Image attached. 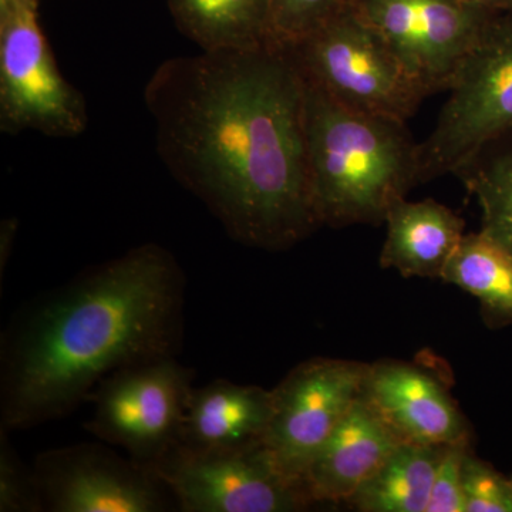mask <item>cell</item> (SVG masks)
<instances>
[{
  "instance_id": "obj_1",
  "label": "cell",
  "mask_w": 512,
  "mask_h": 512,
  "mask_svg": "<svg viewBox=\"0 0 512 512\" xmlns=\"http://www.w3.org/2000/svg\"><path fill=\"white\" fill-rule=\"evenodd\" d=\"M158 156L247 247L282 251L320 227L306 86L285 47L174 57L144 89Z\"/></svg>"
},
{
  "instance_id": "obj_2",
  "label": "cell",
  "mask_w": 512,
  "mask_h": 512,
  "mask_svg": "<svg viewBox=\"0 0 512 512\" xmlns=\"http://www.w3.org/2000/svg\"><path fill=\"white\" fill-rule=\"evenodd\" d=\"M185 276L167 249L140 245L26 303L0 342V429L73 412L123 367L177 356Z\"/></svg>"
},
{
  "instance_id": "obj_3",
  "label": "cell",
  "mask_w": 512,
  "mask_h": 512,
  "mask_svg": "<svg viewBox=\"0 0 512 512\" xmlns=\"http://www.w3.org/2000/svg\"><path fill=\"white\" fill-rule=\"evenodd\" d=\"M305 86L309 181L320 225L384 222L394 202L421 184L420 143L402 121L350 109Z\"/></svg>"
},
{
  "instance_id": "obj_4",
  "label": "cell",
  "mask_w": 512,
  "mask_h": 512,
  "mask_svg": "<svg viewBox=\"0 0 512 512\" xmlns=\"http://www.w3.org/2000/svg\"><path fill=\"white\" fill-rule=\"evenodd\" d=\"M285 49L306 83L350 109L407 123L430 96L352 8Z\"/></svg>"
},
{
  "instance_id": "obj_5",
  "label": "cell",
  "mask_w": 512,
  "mask_h": 512,
  "mask_svg": "<svg viewBox=\"0 0 512 512\" xmlns=\"http://www.w3.org/2000/svg\"><path fill=\"white\" fill-rule=\"evenodd\" d=\"M447 92L436 126L420 143V183L460 174L512 133V13L498 16Z\"/></svg>"
},
{
  "instance_id": "obj_6",
  "label": "cell",
  "mask_w": 512,
  "mask_h": 512,
  "mask_svg": "<svg viewBox=\"0 0 512 512\" xmlns=\"http://www.w3.org/2000/svg\"><path fill=\"white\" fill-rule=\"evenodd\" d=\"M89 124L86 100L60 74L39 0H0V130L73 138Z\"/></svg>"
},
{
  "instance_id": "obj_7",
  "label": "cell",
  "mask_w": 512,
  "mask_h": 512,
  "mask_svg": "<svg viewBox=\"0 0 512 512\" xmlns=\"http://www.w3.org/2000/svg\"><path fill=\"white\" fill-rule=\"evenodd\" d=\"M151 468L170 488L178 511L295 512L315 505L264 440L229 448L177 443Z\"/></svg>"
},
{
  "instance_id": "obj_8",
  "label": "cell",
  "mask_w": 512,
  "mask_h": 512,
  "mask_svg": "<svg viewBox=\"0 0 512 512\" xmlns=\"http://www.w3.org/2000/svg\"><path fill=\"white\" fill-rule=\"evenodd\" d=\"M192 380L194 372L177 356L123 367L87 397L93 417L84 427L103 443L153 467L180 440Z\"/></svg>"
},
{
  "instance_id": "obj_9",
  "label": "cell",
  "mask_w": 512,
  "mask_h": 512,
  "mask_svg": "<svg viewBox=\"0 0 512 512\" xmlns=\"http://www.w3.org/2000/svg\"><path fill=\"white\" fill-rule=\"evenodd\" d=\"M352 9L384 37L430 96L450 87L500 16L467 0H352Z\"/></svg>"
},
{
  "instance_id": "obj_10",
  "label": "cell",
  "mask_w": 512,
  "mask_h": 512,
  "mask_svg": "<svg viewBox=\"0 0 512 512\" xmlns=\"http://www.w3.org/2000/svg\"><path fill=\"white\" fill-rule=\"evenodd\" d=\"M367 367L355 360L315 357L293 367L271 390L264 443L296 483L303 485L320 447L362 396Z\"/></svg>"
},
{
  "instance_id": "obj_11",
  "label": "cell",
  "mask_w": 512,
  "mask_h": 512,
  "mask_svg": "<svg viewBox=\"0 0 512 512\" xmlns=\"http://www.w3.org/2000/svg\"><path fill=\"white\" fill-rule=\"evenodd\" d=\"M37 484L49 512L178 510L153 468L97 443L53 448L36 457Z\"/></svg>"
},
{
  "instance_id": "obj_12",
  "label": "cell",
  "mask_w": 512,
  "mask_h": 512,
  "mask_svg": "<svg viewBox=\"0 0 512 512\" xmlns=\"http://www.w3.org/2000/svg\"><path fill=\"white\" fill-rule=\"evenodd\" d=\"M362 396L404 443L473 441L470 424L443 383L410 363L382 360L369 365Z\"/></svg>"
},
{
  "instance_id": "obj_13",
  "label": "cell",
  "mask_w": 512,
  "mask_h": 512,
  "mask_svg": "<svg viewBox=\"0 0 512 512\" xmlns=\"http://www.w3.org/2000/svg\"><path fill=\"white\" fill-rule=\"evenodd\" d=\"M403 443L360 396L309 464L303 487L313 504H345Z\"/></svg>"
},
{
  "instance_id": "obj_14",
  "label": "cell",
  "mask_w": 512,
  "mask_h": 512,
  "mask_svg": "<svg viewBox=\"0 0 512 512\" xmlns=\"http://www.w3.org/2000/svg\"><path fill=\"white\" fill-rule=\"evenodd\" d=\"M380 265L404 278L443 279L466 237V222L434 200L394 202L387 211Z\"/></svg>"
},
{
  "instance_id": "obj_15",
  "label": "cell",
  "mask_w": 512,
  "mask_h": 512,
  "mask_svg": "<svg viewBox=\"0 0 512 512\" xmlns=\"http://www.w3.org/2000/svg\"><path fill=\"white\" fill-rule=\"evenodd\" d=\"M272 392L214 380L192 390L178 443L194 448H229L264 440Z\"/></svg>"
},
{
  "instance_id": "obj_16",
  "label": "cell",
  "mask_w": 512,
  "mask_h": 512,
  "mask_svg": "<svg viewBox=\"0 0 512 512\" xmlns=\"http://www.w3.org/2000/svg\"><path fill=\"white\" fill-rule=\"evenodd\" d=\"M175 26L202 52L275 45L271 0H167Z\"/></svg>"
},
{
  "instance_id": "obj_17",
  "label": "cell",
  "mask_w": 512,
  "mask_h": 512,
  "mask_svg": "<svg viewBox=\"0 0 512 512\" xmlns=\"http://www.w3.org/2000/svg\"><path fill=\"white\" fill-rule=\"evenodd\" d=\"M444 447L403 441L345 504L360 512H426Z\"/></svg>"
},
{
  "instance_id": "obj_18",
  "label": "cell",
  "mask_w": 512,
  "mask_h": 512,
  "mask_svg": "<svg viewBox=\"0 0 512 512\" xmlns=\"http://www.w3.org/2000/svg\"><path fill=\"white\" fill-rule=\"evenodd\" d=\"M441 281L474 296L488 326L512 325V258L483 232L466 234Z\"/></svg>"
},
{
  "instance_id": "obj_19",
  "label": "cell",
  "mask_w": 512,
  "mask_h": 512,
  "mask_svg": "<svg viewBox=\"0 0 512 512\" xmlns=\"http://www.w3.org/2000/svg\"><path fill=\"white\" fill-rule=\"evenodd\" d=\"M481 208V232L512 258V133L458 174Z\"/></svg>"
},
{
  "instance_id": "obj_20",
  "label": "cell",
  "mask_w": 512,
  "mask_h": 512,
  "mask_svg": "<svg viewBox=\"0 0 512 512\" xmlns=\"http://www.w3.org/2000/svg\"><path fill=\"white\" fill-rule=\"evenodd\" d=\"M349 8L352 0H271L275 45H295Z\"/></svg>"
},
{
  "instance_id": "obj_21",
  "label": "cell",
  "mask_w": 512,
  "mask_h": 512,
  "mask_svg": "<svg viewBox=\"0 0 512 512\" xmlns=\"http://www.w3.org/2000/svg\"><path fill=\"white\" fill-rule=\"evenodd\" d=\"M8 434L9 431L0 429V511L43 512L35 470L20 460Z\"/></svg>"
},
{
  "instance_id": "obj_22",
  "label": "cell",
  "mask_w": 512,
  "mask_h": 512,
  "mask_svg": "<svg viewBox=\"0 0 512 512\" xmlns=\"http://www.w3.org/2000/svg\"><path fill=\"white\" fill-rule=\"evenodd\" d=\"M463 493L466 512H512V484L490 463L471 450L464 461Z\"/></svg>"
},
{
  "instance_id": "obj_23",
  "label": "cell",
  "mask_w": 512,
  "mask_h": 512,
  "mask_svg": "<svg viewBox=\"0 0 512 512\" xmlns=\"http://www.w3.org/2000/svg\"><path fill=\"white\" fill-rule=\"evenodd\" d=\"M473 441L447 444L434 474L426 512H466L463 493L464 461Z\"/></svg>"
},
{
  "instance_id": "obj_24",
  "label": "cell",
  "mask_w": 512,
  "mask_h": 512,
  "mask_svg": "<svg viewBox=\"0 0 512 512\" xmlns=\"http://www.w3.org/2000/svg\"><path fill=\"white\" fill-rule=\"evenodd\" d=\"M16 234V221H5L2 225V235H0V272L5 271L8 264L10 247H12L13 237Z\"/></svg>"
},
{
  "instance_id": "obj_25",
  "label": "cell",
  "mask_w": 512,
  "mask_h": 512,
  "mask_svg": "<svg viewBox=\"0 0 512 512\" xmlns=\"http://www.w3.org/2000/svg\"><path fill=\"white\" fill-rule=\"evenodd\" d=\"M480 8L491 10V12L508 15L512 13V0H467Z\"/></svg>"
},
{
  "instance_id": "obj_26",
  "label": "cell",
  "mask_w": 512,
  "mask_h": 512,
  "mask_svg": "<svg viewBox=\"0 0 512 512\" xmlns=\"http://www.w3.org/2000/svg\"><path fill=\"white\" fill-rule=\"evenodd\" d=\"M511 484H512V478H511Z\"/></svg>"
}]
</instances>
